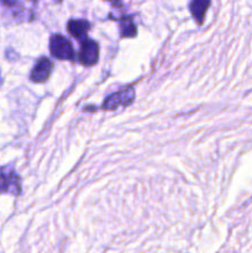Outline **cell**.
<instances>
[{"mask_svg": "<svg viewBox=\"0 0 252 253\" xmlns=\"http://www.w3.org/2000/svg\"><path fill=\"white\" fill-rule=\"evenodd\" d=\"M49 51L51 54L57 59H71L74 58V49L71 42L62 35H52L49 40Z\"/></svg>", "mask_w": 252, "mask_h": 253, "instance_id": "6da1fadb", "label": "cell"}, {"mask_svg": "<svg viewBox=\"0 0 252 253\" xmlns=\"http://www.w3.org/2000/svg\"><path fill=\"white\" fill-rule=\"evenodd\" d=\"M0 192L19 195L21 192L20 178L11 168H0Z\"/></svg>", "mask_w": 252, "mask_h": 253, "instance_id": "7a4b0ae2", "label": "cell"}, {"mask_svg": "<svg viewBox=\"0 0 252 253\" xmlns=\"http://www.w3.org/2000/svg\"><path fill=\"white\" fill-rule=\"evenodd\" d=\"M133 99H135V91H133L131 86H127V88L119 90L118 93L111 94L108 99H105L101 108L104 110H115L119 106L130 105L133 101Z\"/></svg>", "mask_w": 252, "mask_h": 253, "instance_id": "3957f363", "label": "cell"}, {"mask_svg": "<svg viewBox=\"0 0 252 253\" xmlns=\"http://www.w3.org/2000/svg\"><path fill=\"white\" fill-rule=\"evenodd\" d=\"M99 58V44L93 40L85 39L81 44L78 59L84 66H94Z\"/></svg>", "mask_w": 252, "mask_h": 253, "instance_id": "277c9868", "label": "cell"}, {"mask_svg": "<svg viewBox=\"0 0 252 253\" xmlns=\"http://www.w3.org/2000/svg\"><path fill=\"white\" fill-rule=\"evenodd\" d=\"M53 69V63L47 57H41L31 71V81L35 83H43L49 78Z\"/></svg>", "mask_w": 252, "mask_h": 253, "instance_id": "5b68a950", "label": "cell"}, {"mask_svg": "<svg viewBox=\"0 0 252 253\" xmlns=\"http://www.w3.org/2000/svg\"><path fill=\"white\" fill-rule=\"evenodd\" d=\"M67 29L74 39H86V34L90 29V24L86 20H69Z\"/></svg>", "mask_w": 252, "mask_h": 253, "instance_id": "8992f818", "label": "cell"}, {"mask_svg": "<svg viewBox=\"0 0 252 253\" xmlns=\"http://www.w3.org/2000/svg\"><path fill=\"white\" fill-rule=\"evenodd\" d=\"M210 1L211 0H192L190 1V12L199 25H202L204 21L205 12H207L208 7L210 6Z\"/></svg>", "mask_w": 252, "mask_h": 253, "instance_id": "52a82bcc", "label": "cell"}, {"mask_svg": "<svg viewBox=\"0 0 252 253\" xmlns=\"http://www.w3.org/2000/svg\"><path fill=\"white\" fill-rule=\"evenodd\" d=\"M120 32L123 37H133L137 34L136 25L130 16H124L120 20Z\"/></svg>", "mask_w": 252, "mask_h": 253, "instance_id": "ba28073f", "label": "cell"}, {"mask_svg": "<svg viewBox=\"0 0 252 253\" xmlns=\"http://www.w3.org/2000/svg\"><path fill=\"white\" fill-rule=\"evenodd\" d=\"M19 4V0H0V5L6 7H15Z\"/></svg>", "mask_w": 252, "mask_h": 253, "instance_id": "9c48e42d", "label": "cell"}, {"mask_svg": "<svg viewBox=\"0 0 252 253\" xmlns=\"http://www.w3.org/2000/svg\"><path fill=\"white\" fill-rule=\"evenodd\" d=\"M109 1H111L113 4H115V5H120L121 0H109Z\"/></svg>", "mask_w": 252, "mask_h": 253, "instance_id": "30bf717a", "label": "cell"}, {"mask_svg": "<svg viewBox=\"0 0 252 253\" xmlns=\"http://www.w3.org/2000/svg\"><path fill=\"white\" fill-rule=\"evenodd\" d=\"M58 1H61V0H58Z\"/></svg>", "mask_w": 252, "mask_h": 253, "instance_id": "8fae6325", "label": "cell"}, {"mask_svg": "<svg viewBox=\"0 0 252 253\" xmlns=\"http://www.w3.org/2000/svg\"><path fill=\"white\" fill-rule=\"evenodd\" d=\"M34 1H36V0H34Z\"/></svg>", "mask_w": 252, "mask_h": 253, "instance_id": "7c38bea8", "label": "cell"}]
</instances>
